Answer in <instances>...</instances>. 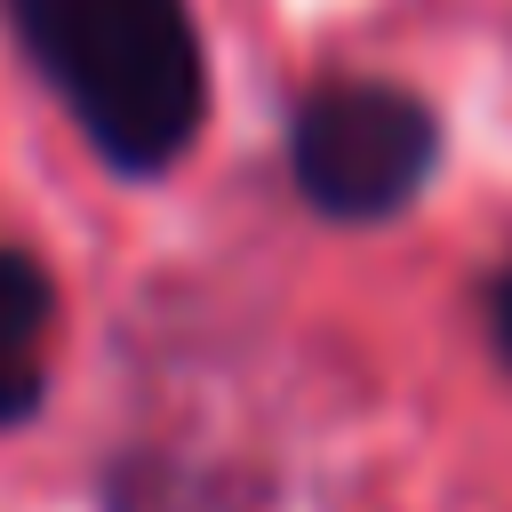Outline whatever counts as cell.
<instances>
[{"label": "cell", "mask_w": 512, "mask_h": 512, "mask_svg": "<svg viewBox=\"0 0 512 512\" xmlns=\"http://www.w3.org/2000/svg\"><path fill=\"white\" fill-rule=\"evenodd\" d=\"M8 16L112 168L152 176L200 136L208 56L184 0H8Z\"/></svg>", "instance_id": "cell-1"}, {"label": "cell", "mask_w": 512, "mask_h": 512, "mask_svg": "<svg viewBox=\"0 0 512 512\" xmlns=\"http://www.w3.org/2000/svg\"><path fill=\"white\" fill-rule=\"evenodd\" d=\"M440 160V120L416 88L392 80H320L288 120L296 192L336 224L400 216Z\"/></svg>", "instance_id": "cell-2"}, {"label": "cell", "mask_w": 512, "mask_h": 512, "mask_svg": "<svg viewBox=\"0 0 512 512\" xmlns=\"http://www.w3.org/2000/svg\"><path fill=\"white\" fill-rule=\"evenodd\" d=\"M48 336H56V288L24 248H0V424H24L48 384Z\"/></svg>", "instance_id": "cell-3"}, {"label": "cell", "mask_w": 512, "mask_h": 512, "mask_svg": "<svg viewBox=\"0 0 512 512\" xmlns=\"http://www.w3.org/2000/svg\"><path fill=\"white\" fill-rule=\"evenodd\" d=\"M488 336H496V352H504V368H512V264L488 280Z\"/></svg>", "instance_id": "cell-4"}]
</instances>
